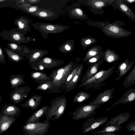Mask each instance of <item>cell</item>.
<instances>
[{"label":"cell","instance_id":"obj_50","mask_svg":"<svg viewBox=\"0 0 135 135\" xmlns=\"http://www.w3.org/2000/svg\"><path fill=\"white\" fill-rule=\"evenodd\" d=\"M1 100H2V99H1V95L0 94V102H1Z\"/></svg>","mask_w":135,"mask_h":135},{"label":"cell","instance_id":"obj_16","mask_svg":"<svg viewBox=\"0 0 135 135\" xmlns=\"http://www.w3.org/2000/svg\"><path fill=\"white\" fill-rule=\"evenodd\" d=\"M31 15L37 17L40 19L49 20L56 19L59 16L58 13H55L50 9H42L40 7L37 12Z\"/></svg>","mask_w":135,"mask_h":135},{"label":"cell","instance_id":"obj_18","mask_svg":"<svg viewBox=\"0 0 135 135\" xmlns=\"http://www.w3.org/2000/svg\"><path fill=\"white\" fill-rule=\"evenodd\" d=\"M131 114L129 112L122 113L112 118L110 120L108 121L105 127L110 125L120 126L122 123L128 121L130 117Z\"/></svg>","mask_w":135,"mask_h":135},{"label":"cell","instance_id":"obj_46","mask_svg":"<svg viewBox=\"0 0 135 135\" xmlns=\"http://www.w3.org/2000/svg\"><path fill=\"white\" fill-rule=\"evenodd\" d=\"M94 135H121L118 134H116L114 133V132L107 133H104L95 134Z\"/></svg>","mask_w":135,"mask_h":135},{"label":"cell","instance_id":"obj_27","mask_svg":"<svg viewBox=\"0 0 135 135\" xmlns=\"http://www.w3.org/2000/svg\"><path fill=\"white\" fill-rule=\"evenodd\" d=\"M20 10L28 14L32 15L37 12L39 7L32 5L31 4L25 3L17 5Z\"/></svg>","mask_w":135,"mask_h":135},{"label":"cell","instance_id":"obj_3","mask_svg":"<svg viewBox=\"0 0 135 135\" xmlns=\"http://www.w3.org/2000/svg\"><path fill=\"white\" fill-rule=\"evenodd\" d=\"M30 24L35 29L40 32L44 39L47 38L49 33H62L70 28L68 26L57 24L36 22Z\"/></svg>","mask_w":135,"mask_h":135},{"label":"cell","instance_id":"obj_31","mask_svg":"<svg viewBox=\"0 0 135 135\" xmlns=\"http://www.w3.org/2000/svg\"><path fill=\"white\" fill-rule=\"evenodd\" d=\"M122 127L117 125H110L105 127L101 130L96 131L93 132L92 133L93 134H98L107 133L115 132L121 130Z\"/></svg>","mask_w":135,"mask_h":135},{"label":"cell","instance_id":"obj_15","mask_svg":"<svg viewBox=\"0 0 135 135\" xmlns=\"http://www.w3.org/2000/svg\"><path fill=\"white\" fill-rule=\"evenodd\" d=\"M135 98V88H131L128 89L123 94L122 96L115 102L110 108L107 109L108 111L115 106L120 104H125L133 101Z\"/></svg>","mask_w":135,"mask_h":135},{"label":"cell","instance_id":"obj_47","mask_svg":"<svg viewBox=\"0 0 135 135\" xmlns=\"http://www.w3.org/2000/svg\"><path fill=\"white\" fill-rule=\"evenodd\" d=\"M25 3V0H16V4L17 5Z\"/></svg>","mask_w":135,"mask_h":135},{"label":"cell","instance_id":"obj_38","mask_svg":"<svg viewBox=\"0 0 135 135\" xmlns=\"http://www.w3.org/2000/svg\"><path fill=\"white\" fill-rule=\"evenodd\" d=\"M102 53L101 51L96 49H93L90 50L86 54L85 57L83 59L84 62L87 61L89 59L92 57Z\"/></svg>","mask_w":135,"mask_h":135},{"label":"cell","instance_id":"obj_10","mask_svg":"<svg viewBox=\"0 0 135 135\" xmlns=\"http://www.w3.org/2000/svg\"><path fill=\"white\" fill-rule=\"evenodd\" d=\"M31 89L27 85L14 89L10 95L11 100L15 104H18L27 97Z\"/></svg>","mask_w":135,"mask_h":135},{"label":"cell","instance_id":"obj_32","mask_svg":"<svg viewBox=\"0 0 135 135\" xmlns=\"http://www.w3.org/2000/svg\"><path fill=\"white\" fill-rule=\"evenodd\" d=\"M119 57L118 55L110 50L106 51L103 56L104 59L108 63L115 62L118 60Z\"/></svg>","mask_w":135,"mask_h":135},{"label":"cell","instance_id":"obj_8","mask_svg":"<svg viewBox=\"0 0 135 135\" xmlns=\"http://www.w3.org/2000/svg\"><path fill=\"white\" fill-rule=\"evenodd\" d=\"M99 104H85L77 108L74 112L72 117L73 119H79L89 118L97 112L95 110L100 107Z\"/></svg>","mask_w":135,"mask_h":135},{"label":"cell","instance_id":"obj_24","mask_svg":"<svg viewBox=\"0 0 135 135\" xmlns=\"http://www.w3.org/2000/svg\"><path fill=\"white\" fill-rule=\"evenodd\" d=\"M48 105L44 106L34 112L27 120L25 124L30 123L38 122L44 115Z\"/></svg>","mask_w":135,"mask_h":135},{"label":"cell","instance_id":"obj_37","mask_svg":"<svg viewBox=\"0 0 135 135\" xmlns=\"http://www.w3.org/2000/svg\"><path fill=\"white\" fill-rule=\"evenodd\" d=\"M16 1V0H0V8L10 7L20 10V9L17 6Z\"/></svg>","mask_w":135,"mask_h":135},{"label":"cell","instance_id":"obj_49","mask_svg":"<svg viewBox=\"0 0 135 135\" xmlns=\"http://www.w3.org/2000/svg\"><path fill=\"white\" fill-rule=\"evenodd\" d=\"M125 1L126 2H127L130 3H132L135 1V0H125Z\"/></svg>","mask_w":135,"mask_h":135},{"label":"cell","instance_id":"obj_12","mask_svg":"<svg viewBox=\"0 0 135 135\" xmlns=\"http://www.w3.org/2000/svg\"><path fill=\"white\" fill-rule=\"evenodd\" d=\"M115 88V87H114L100 93L94 100L89 102L88 104H99L101 105L107 102L113 98V95L112 94Z\"/></svg>","mask_w":135,"mask_h":135},{"label":"cell","instance_id":"obj_2","mask_svg":"<svg viewBox=\"0 0 135 135\" xmlns=\"http://www.w3.org/2000/svg\"><path fill=\"white\" fill-rule=\"evenodd\" d=\"M50 105L47 108L45 114L49 122L50 119H58L63 114L67 105V99L65 95L57 96L50 102Z\"/></svg>","mask_w":135,"mask_h":135},{"label":"cell","instance_id":"obj_20","mask_svg":"<svg viewBox=\"0 0 135 135\" xmlns=\"http://www.w3.org/2000/svg\"><path fill=\"white\" fill-rule=\"evenodd\" d=\"M7 48L23 57L25 56L31 50V49L24 45L17 44L11 42L7 43Z\"/></svg>","mask_w":135,"mask_h":135},{"label":"cell","instance_id":"obj_44","mask_svg":"<svg viewBox=\"0 0 135 135\" xmlns=\"http://www.w3.org/2000/svg\"><path fill=\"white\" fill-rule=\"evenodd\" d=\"M0 63L5 64V58L3 50L0 46Z\"/></svg>","mask_w":135,"mask_h":135},{"label":"cell","instance_id":"obj_51","mask_svg":"<svg viewBox=\"0 0 135 135\" xmlns=\"http://www.w3.org/2000/svg\"><path fill=\"white\" fill-rule=\"evenodd\" d=\"M133 135H135V133H134V134H133Z\"/></svg>","mask_w":135,"mask_h":135},{"label":"cell","instance_id":"obj_13","mask_svg":"<svg viewBox=\"0 0 135 135\" xmlns=\"http://www.w3.org/2000/svg\"><path fill=\"white\" fill-rule=\"evenodd\" d=\"M49 53L47 50L38 48L33 49H31L30 51L25 56L28 60V63L31 64L40 60Z\"/></svg>","mask_w":135,"mask_h":135},{"label":"cell","instance_id":"obj_30","mask_svg":"<svg viewBox=\"0 0 135 135\" xmlns=\"http://www.w3.org/2000/svg\"><path fill=\"white\" fill-rule=\"evenodd\" d=\"M74 41L73 39L69 40L62 44L59 48L58 50L63 53H68L74 50Z\"/></svg>","mask_w":135,"mask_h":135},{"label":"cell","instance_id":"obj_11","mask_svg":"<svg viewBox=\"0 0 135 135\" xmlns=\"http://www.w3.org/2000/svg\"><path fill=\"white\" fill-rule=\"evenodd\" d=\"M32 22V21L28 18L21 16L14 21V23L16 26V28L17 30L25 35L31 31L30 24Z\"/></svg>","mask_w":135,"mask_h":135},{"label":"cell","instance_id":"obj_48","mask_svg":"<svg viewBox=\"0 0 135 135\" xmlns=\"http://www.w3.org/2000/svg\"><path fill=\"white\" fill-rule=\"evenodd\" d=\"M84 42L85 44L86 45H89L91 43V41L90 39H88L85 41Z\"/></svg>","mask_w":135,"mask_h":135},{"label":"cell","instance_id":"obj_4","mask_svg":"<svg viewBox=\"0 0 135 135\" xmlns=\"http://www.w3.org/2000/svg\"><path fill=\"white\" fill-rule=\"evenodd\" d=\"M114 68L113 66L106 70L102 69L91 78L81 83L78 86L86 89L99 87L111 75Z\"/></svg>","mask_w":135,"mask_h":135},{"label":"cell","instance_id":"obj_22","mask_svg":"<svg viewBox=\"0 0 135 135\" xmlns=\"http://www.w3.org/2000/svg\"><path fill=\"white\" fill-rule=\"evenodd\" d=\"M42 99L41 96L39 95H34L29 98L24 103L22 104V107L30 108L33 110L37 109L41 104Z\"/></svg>","mask_w":135,"mask_h":135},{"label":"cell","instance_id":"obj_14","mask_svg":"<svg viewBox=\"0 0 135 135\" xmlns=\"http://www.w3.org/2000/svg\"><path fill=\"white\" fill-rule=\"evenodd\" d=\"M16 119L15 117L8 116L0 112V134L6 131Z\"/></svg>","mask_w":135,"mask_h":135},{"label":"cell","instance_id":"obj_40","mask_svg":"<svg viewBox=\"0 0 135 135\" xmlns=\"http://www.w3.org/2000/svg\"><path fill=\"white\" fill-rule=\"evenodd\" d=\"M104 54L102 53L99 54L89 59L86 61L87 64L90 65L98 62L104 56Z\"/></svg>","mask_w":135,"mask_h":135},{"label":"cell","instance_id":"obj_29","mask_svg":"<svg viewBox=\"0 0 135 135\" xmlns=\"http://www.w3.org/2000/svg\"><path fill=\"white\" fill-rule=\"evenodd\" d=\"M135 83V66L124 79L123 86L124 88L130 87Z\"/></svg>","mask_w":135,"mask_h":135},{"label":"cell","instance_id":"obj_1","mask_svg":"<svg viewBox=\"0 0 135 135\" xmlns=\"http://www.w3.org/2000/svg\"><path fill=\"white\" fill-rule=\"evenodd\" d=\"M78 64H75L73 62H70L64 66L54 69L48 74L53 84L52 93L62 91V89L68 77Z\"/></svg>","mask_w":135,"mask_h":135},{"label":"cell","instance_id":"obj_6","mask_svg":"<svg viewBox=\"0 0 135 135\" xmlns=\"http://www.w3.org/2000/svg\"><path fill=\"white\" fill-rule=\"evenodd\" d=\"M50 126L49 122L30 123L25 124L22 131L25 135H44L48 132Z\"/></svg>","mask_w":135,"mask_h":135},{"label":"cell","instance_id":"obj_7","mask_svg":"<svg viewBox=\"0 0 135 135\" xmlns=\"http://www.w3.org/2000/svg\"><path fill=\"white\" fill-rule=\"evenodd\" d=\"M64 61L56 59L51 57H43L31 64V68L36 70L51 69L63 64Z\"/></svg>","mask_w":135,"mask_h":135},{"label":"cell","instance_id":"obj_33","mask_svg":"<svg viewBox=\"0 0 135 135\" xmlns=\"http://www.w3.org/2000/svg\"><path fill=\"white\" fill-rule=\"evenodd\" d=\"M90 94L85 91H80L76 93L73 99V103H81L83 102L90 97Z\"/></svg>","mask_w":135,"mask_h":135},{"label":"cell","instance_id":"obj_41","mask_svg":"<svg viewBox=\"0 0 135 135\" xmlns=\"http://www.w3.org/2000/svg\"><path fill=\"white\" fill-rule=\"evenodd\" d=\"M108 29V31L111 32L113 34H117L119 33L121 30L118 27L114 25L109 26Z\"/></svg>","mask_w":135,"mask_h":135},{"label":"cell","instance_id":"obj_42","mask_svg":"<svg viewBox=\"0 0 135 135\" xmlns=\"http://www.w3.org/2000/svg\"><path fill=\"white\" fill-rule=\"evenodd\" d=\"M126 128L129 131L135 132V121H133L127 124Z\"/></svg>","mask_w":135,"mask_h":135},{"label":"cell","instance_id":"obj_19","mask_svg":"<svg viewBox=\"0 0 135 135\" xmlns=\"http://www.w3.org/2000/svg\"><path fill=\"white\" fill-rule=\"evenodd\" d=\"M134 61H130L129 58L126 59L124 61L120 63L117 66L119 71V76L115 79V81L118 80L126 74L133 66Z\"/></svg>","mask_w":135,"mask_h":135},{"label":"cell","instance_id":"obj_25","mask_svg":"<svg viewBox=\"0 0 135 135\" xmlns=\"http://www.w3.org/2000/svg\"><path fill=\"white\" fill-rule=\"evenodd\" d=\"M31 78L35 82L39 84L44 83L48 81H51L50 77L46 73L38 71H33L30 73Z\"/></svg>","mask_w":135,"mask_h":135},{"label":"cell","instance_id":"obj_43","mask_svg":"<svg viewBox=\"0 0 135 135\" xmlns=\"http://www.w3.org/2000/svg\"><path fill=\"white\" fill-rule=\"evenodd\" d=\"M103 1H94L93 2V5L96 7L99 8H102L104 6L105 3Z\"/></svg>","mask_w":135,"mask_h":135},{"label":"cell","instance_id":"obj_23","mask_svg":"<svg viewBox=\"0 0 135 135\" xmlns=\"http://www.w3.org/2000/svg\"><path fill=\"white\" fill-rule=\"evenodd\" d=\"M83 69V64H81L76 73L68 85L65 88L66 92H69L74 90L81 79Z\"/></svg>","mask_w":135,"mask_h":135},{"label":"cell","instance_id":"obj_21","mask_svg":"<svg viewBox=\"0 0 135 135\" xmlns=\"http://www.w3.org/2000/svg\"><path fill=\"white\" fill-rule=\"evenodd\" d=\"M1 112L8 116L16 117L19 116L21 110L16 104L9 103L3 106Z\"/></svg>","mask_w":135,"mask_h":135},{"label":"cell","instance_id":"obj_9","mask_svg":"<svg viewBox=\"0 0 135 135\" xmlns=\"http://www.w3.org/2000/svg\"><path fill=\"white\" fill-rule=\"evenodd\" d=\"M109 119L107 117H100L95 119L94 117L88 118L83 123L82 133H88L96 129L107 122Z\"/></svg>","mask_w":135,"mask_h":135},{"label":"cell","instance_id":"obj_34","mask_svg":"<svg viewBox=\"0 0 135 135\" xmlns=\"http://www.w3.org/2000/svg\"><path fill=\"white\" fill-rule=\"evenodd\" d=\"M53 86V82L49 81L39 84L36 87V89L48 93H52V89Z\"/></svg>","mask_w":135,"mask_h":135},{"label":"cell","instance_id":"obj_28","mask_svg":"<svg viewBox=\"0 0 135 135\" xmlns=\"http://www.w3.org/2000/svg\"><path fill=\"white\" fill-rule=\"evenodd\" d=\"M3 49L9 59L14 63H18L25 59L24 57L17 54L11 49L7 48H4Z\"/></svg>","mask_w":135,"mask_h":135},{"label":"cell","instance_id":"obj_26","mask_svg":"<svg viewBox=\"0 0 135 135\" xmlns=\"http://www.w3.org/2000/svg\"><path fill=\"white\" fill-rule=\"evenodd\" d=\"M22 74H12L9 78V81L11 85V88L15 89L20 85L26 83L23 78Z\"/></svg>","mask_w":135,"mask_h":135},{"label":"cell","instance_id":"obj_45","mask_svg":"<svg viewBox=\"0 0 135 135\" xmlns=\"http://www.w3.org/2000/svg\"><path fill=\"white\" fill-rule=\"evenodd\" d=\"M41 0H25V3L30 4H35L39 3Z\"/></svg>","mask_w":135,"mask_h":135},{"label":"cell","instance_id":"obj_39","mask_svg":"<svg viewBox=\"0 0 135 135\" xmlns=\"http://www.w3.org/2000/svg\"><path fill=\"white\" fill-rule=\"evenodd\" d=\"M81 64H77L71 72L68 77L64 84V87L63 88L62 91L64 90L65 88L68 85L70 81L76 73L78 70L81 65Z\"/></svg>","mask_w":135,"mask_h":135},{"label":"cell","instance_id":"obj_36","mask_svg":"<svg viewBox=\"0 0 135 135\" xmlns=\"http://www.w3.org/2000/svg\"><path fill=\"white\" fill-rule=\"evenodd\" d=\"M69 15L71 18H80L84 16L82 10L80 8H75L69 10Z\"/></svg>","mask_w":135,"mask_h":135},{"label":"cell","instance_id":"obj_5","mask_svg":"<svg viewBox=\"0 0 135 135\" xmlns=\"http://www.w3.org/2000/svg\"><path fill=\"white\" fill-rule=\"evenodd\" d=\"M0 36L5 40L18 44H27L32 41L33 38L20 33L14 27L9 31L4 30L0 33Z\"/></svg>","mask_w":135,"mask_h":135},{"label":"cell","instance_id":"obj_35","mask_svg":"<svg viewBox=\"0 0 135 135\" xmlns=\"http://www.w3.org/2000/svg\"><path fill=\"white\" fill-rule=\"evenodd\" d=\"M118 4L119 8L122 12L134 21L135 19L134 15L129 7L126 4L123 3H119Z\"/></svg>","mask_w":135,"mask_h":135},{"label":"cell","instance_id":"obj_17","mask_svg":"<svg viewBox=\"0 0 135 135\" xmlns=\"http://www.w3.org/2000/svg\"><path fill=\"white\" fill-rule=\"evenodd\" d=\"M103 59V57L99 61L91 64L88 67V69L81 80V83L85 82L92 77L98 72L100 66L102 63Z\"/></svg>","mask_w":135,"mask_h":135}]
</instances>
